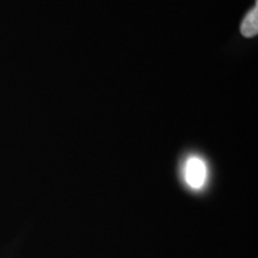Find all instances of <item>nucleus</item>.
I'll return each mask as SVG.
<instances>
[{
  "mask_svg": "<svg viewBox=\"0 0 258 258\" xmlns=\"http://www.w3.org/2000/svg\"><path fill=\"white\" fill-rule=\"evenodd\" d=\"M183 178L190 189H202L208 178V167L206 161L196 154L189 156L183 165Z\"/></svg>",
  "mask_w": 258,
  "mask_h": 258,
  "instance_id": "1",
  "label": "nucleus"
},
{
  "mask_svg": "<svg viewBox=\"0 0 258 258\" xmlns=\"http://www.w3.org/2000/svg\"><path fill=\"white\" fill-rule=\"evenodd\" d=\"M240 32L244 37H254L258 32V6L254 5L253 9L245 16L240 24Z\"/></svg>",
  "mask_w": 258,
  "mask_h": 258,
  "instance_id": "2",
  "label": "nucleus"
}]
</instances>
